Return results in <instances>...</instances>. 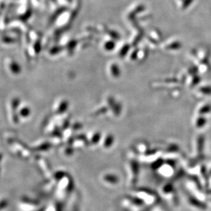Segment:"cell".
<instances>
[{
  "mask_svg": "<svg viewBox=\"0 0 211 211\" xmlns=\"http://www.w3.org/2000/svg\"><path fill=\"white\" fill-rule=\"evenodd\" d=\"M133 195L141 200L148 207H152L161 202V197L158 192L147 187H139L134 189Z\"/></svg>",
  "mask_w": 211,
  "mask_h": 211,
  "instance_id": "obj_1",
  "label": "cell"
},
{
  "mask_svg": "<svg viewBox=\"0 0 211 211\" xmlns=\"http://www.w3.org/2000/svg\"><path fill=\"white\" fill-rule=\"evenodd\" d=\"M120 205L127 211H148V207L136 195H125L120 199Z\"/></svg>",
  "mask_w": 211,
  "mask_h": 211,
  "instance_id": "obj_2",
  "label": "cell"
},
{
  "mask_svg": "<svg viewBox=\"0 0 211 211\" xmlns=\"http://www.w3.org/2000/svg\"><path fill=\"white\" fill-rule=\"evenodd\" d=\"M158 193L161 198L168 201V203L172 206L177 207L179 205L180 201L178 192L172 183L167 182L162 185Z\"/></svg>",
  "mask_w": 211,
  "mask_h": 211,
  "instance_id": "obj_3",
  "label": "cell"
},
{
  "mask_svg": "<svg viewBox=\"0 0 211 211\" xmlns=\"http://www.w3.org/2000/svg\"><path fill=\"white\" fill-rule=\"evenodd\" d=\"M127 184L130 187H135L138 182L140 174V163L136 158H132L126 163Z\"/></svg>",
  "mask_w": 211,
  "mask_h": 211,
  "instance_id": "obj_4",
  "label": "cell"
},
{
  "mask_svg": "<svg viewBox=\"0 0 211 211\" xmlns=\"http://www.w3.org/2000/svg\"><path fill=\"white\" fill-rule=\"evenodd\" d=\"M158 175L164 178H172L175 177L177 173V169L175 161L164 160L160 167L156 170Z\"/></svg>",
  "mask_w": 211,
  "mask_h": 211,
  "instance_id": "obj_5",
  "label": "cell"
},
{
  "mask_svg": "<svg viewBox=\"0 0 211 211\" xmlns=\"http://www.w3.org/2000/svg\"><path fill=\"white\" fill-rule=\"evenodd\" d=\"M163 150L160 148H150L145 153L140 154L139 157V159L145 163L152 164L155 161L163 158Z\"/></svg>",
  "mask_w": 211,
  "mask_h": 211,
  "instance_id": "obj_6",
  "label": "cell"
},
{
  "mask_svg": "<svg viewBox=\"0 0 211 211\" xmlns=\"http://www.w3.org/2000/svg\"><path fill=\"white\" fill-rule=\"evenodd\" d=\"M181 153L180 146L176 143H171L163 150V158L164 160L176 161Z\"/></svg>",
  "mask_w": 211,
  "mask_h": 211,
  "instance_id": "obj_7",
  "label": "cell"
},
{
  "mask_svg": "<svg viewBox=\"0 0 211 211\" xmlns=\"http://www.w3.org/2000/svg\"><path fill=\"white\" fill-rule=\"evenodd\" d=\"M101 182L108 187H115L119 185L120 178L117 174L114 173H105L100 177Z\"/></svg>",
  "mask_w": 211,
  "mask_h": 211,
  "instance_id": "obj_8",
  "label": "cell"
},
{
  "mask_svg": "<svg viewBox=\"0 0 211 211\" xmlns=\"http://www.w3.org/2000/svg\"><path fill=\"white\" fill-rule=\"evenodd\" d=\"M115 143V137L111 133H107L105 135H102L99 145L103 149L108 150L112 147Z\"/></svg>",
  "mask_w": 211,
  "mask_h": 211,
  "instance_id": "obj_9",
  "label": "cell"
},
{
  "mask_svg": "<svg viewBox=\"0 0 211 211\" xmlns=\"http://www.w3.org/2000/svg\"><path fill=\"white\" fill-rule=\"evenodd\" d=\"M186 200H187L188 203L191 204L193 207L197 208V209L201 210L206 209L207 206L206 204H204L202 201H201L200 200H198L197 197L195 196H193L192 195L189 193L186 195Z\"/></svg>",
  "mask_w": 211,
  "mask_h": 211,
  "instance_id": "obj_10",
  "label": "cell"
},
{
  "mask_svg": "<svg viewBox=\"0 0 211 211\" xmlns=\"http://www.w3.org/2000/svg\"><path fill=\"white\" fill-rule=\"evenodd\" d=\"M102 137V134L99 131H92V132H90L87 137L88 145H90L91 146H95L99 144Z\"/></svg>",
  "mask_w": 211,
  "mask_h": 211,
  "instance_id": "obj_11",
  "label": "cell"
},
{
  "mask_svg": "<svg viewBox=\"0 0 211 211\" xmlns=\"http://www.w3.org/2000/svg\"><path fill=\"white\" fill-rule=\"evenodd\" d=\"M8 68L13 74H19L21 71V68L16 61L10 60L8 62Z\"/></svg>",
  "mask_w": 211,
  "mask_h": 211,
  "instance_id": "obj_12",
  "label": "cell"
},
{
  "mask_svg": "<svg viewBox=\"0 0 211 211\" xmlns=\"http://www.w3.org/2000/svg\"><path fill=\"white\" fill-rule=\"evenodd\" d=\"M204 137L202 135H200L197 137V150L198 152L199 157H203L202 152L204 150Z\"/></svg>",
  "mask_w": 211,
  "mask_h": 211,
  "instance_id": "obj_13",
  "label": "cell"
},
{
  "mask_svg": "<svg viewBox=\"0 0 211 211\" xmlns=\"http://www.w3.org/2000/svg\"><path fill=\"white\" fill-rule=\"evenodd\" d=\"M206 123V119L202 117V116H200L198 117L195 122V126L197 128H201L203 127Z\"/></svg>",
  "mask_w": 211,
  "mask_h": 211,
  "instance_id": "obj_14",
  "label": "cell"
},
{
  "mask_svg": "<svg viewBox=\"0 0 211 211\" xmlns=\"http://www.w3.org/2000/svg\"><path fill=\"white\" fill-rule=\"evenodd\" d=\"M152 211H168V209L163 204H161V202H160L152 207Z\"/></svg>",
  "mask_w": 211,
  "mask_h": 211,
  "instance_id": "obj_15",
  "label": "cell"
},
{
  "mask_svg": "<svg viewBox=\"0 0 211 211\" xmlns=\"http://www.w3.org/2000/svg\"><path fill=\"white\" fill-rule=\"evenodd\" d=\"M210 111H211V105H206L203 106L199 110V114H200V115L206 114Z\"/></svg>",
  "mask_w": 211,
  "mask_h": 211,
  "instance_id": "obj_16",
  "label": "cell"
},
{
  "mask_svg": "<svg viewBox=\"0 0 211 211\" xmlns=\"http://www.w3.org/2000/svg\"><path fill=\"white\" fill-rule=\"evenodd\" d=\"M201 175H202L204 180H206V185L208 186V183H209V174L207 173L206 167H204V166H202L201 167Z\"/></svg>",
  "mask_w": 211,
  "mask_h": 211,
  "instance_id": "obj_17",
  "label": "cell"
},
{
  "mask_svg": "<svg viewBox=\"0 0 211 211\" xmlns=\"http://www.w3.org/2000/svg\"><path fill=\"white\" fill-rule=\"evenodd\" d=\"M2 41L5 43H14V42H16V39L10 37V36H5L4 38H3Z\"/></svg>",
  "mask_w": 211,
  "mask_h": 211,
  "instance_id": "obj_18",
  "label": "cell"
},
{
  "mask_svg": "<svg viewBox=\"0 0 211 211\" xmlns=\"http://www.w3.org/2000/svg\"><path fill=\"white\" fill-rule=\"evenodd\" d=\"M201 92L205 94H211V87H204L200 89Z\"/></svg>",
  "mask_w": 211,
  "mask_h": 211,
  "instance_id": "obj_19",
  "label": "cell"
},
{
  "mask_svg": "<svg viewBox=\"0 0 211 211\" xmlns=\"http://www.w3.org/2000/svg\"><path fill=\"white\" fill-rule=\"evenodd\" d=\"M209 193H210V194H211V189H210V190L209 191Z\"/></svg>",
  "mask_w": 211,
  "mask_h": 211,
  "instance_id": "obj_20",
  "label": "cell"
},
{
  "mask_svg": "<svg viewBox=\"0 0 211 211\" xmlns=\"http://www.w3.org/2000/svg\"><path fill=\"white\" fill-rule=\"evenodd\" d=\"M209 175H210V176H211V170H210V173H209Z\"/></svg>",
  "mask_w": 211,
  "mask_h": 211,
  "instance_id": "obj_21",
  "label": "cell"
}]
</instances>
